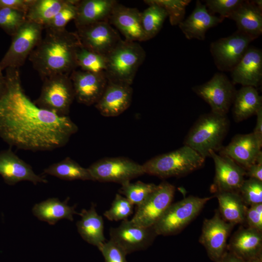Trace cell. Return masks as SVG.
Wrapping results in <instances>:
<instances>
[{"instance_id":"1f68e13d","label":"cell","mask_w":262,"mask_h":262,"mask_svg":"<svg viewBox=\"0 0 262 262\" xmlns=\"http://www.w3.org/2000/svg\"><path fill=\"white\" fill-rule=\"evenodd\" d=\"M66 0H33L26 13L28 20L43 27L61 10Z\"/></svg>"},{"instance_id":"9c48e42d","label":"cell","mask_w":262,"mask_h":262,"mask_svg":"<svg viewBox=\"0 0 262 262\" xmlns=\"http://www.w3.org/2000/svg\"><path fill=\"white\" fill-rule=\"evenodd\" d=\"M87 168L94 181L121 184L145 174L142 165L121 157L101 159Z\"/></svg>"},{"instance_id":"52a82bcc","label":"cell","mask_w":262,"mask_h":262,"mask_svg":"<svg viewBox=\"0 0 262 262\" xmlns=\"http://www.w3.org/2000/svg\"><path fill=\"white\" fill-rule=\"evenodd\" d=\"M39 97L34 101L39 108L60 116H68L75 99L73 85L69 75L57 74L42 80Z\"/></svg>"},{"instance_id":"7402d4cb","label":"cell","mask_w":262,"mask_h":262,"mask_svg":"<svg viewBox=\"0 0 262 262\" xmlns=\"http://www.w3.org/2000/svg\"><path fill=\"white\" fill-rule=\"evenodd\" d=\"M231 82L234 85L256 88L262 80V51L258 48H248L243 57L230 71Z\"/></svg>"},{"instance_id":"277c9868","label":"cell","mask_w":262,"mask_h":262,"mask_svg":"<svg viewBox=\"0 0 262 262\" xmlns=\"http://www.w3.org/2000/svg\"><path fill=\"white\" fill-rule=\"evenodd\" d=\"M205 159L184 145L174 151L155 156L142 165L145 174L160 178L180 177L201 167Z\"/></svg>"},{"instance_id":"4316f807","label":"cell","mask_w":262,"mask_h":262,"mask_svg":"<svg viewBox=\"0 0 262 262\" xmlns=\"http://www.w3.org/2000/svg\"><path fill=\"white\" fill-rule=\"evenodd\" d=\"M96 205L92 203L88 210L82 209L79 214L81 219L76 223L79 233L88 243L99 247L105 242L104 235V222L98 214Z\"/></svg>"},{"instance_id":"4fadbf2b","label":"cell","mask_w":262,"mask_h":262,"mask_svg":"<svg viewBox=\"0 0 262 262\" xmlns=\"http://www.w3.org/2000/svg\"><path fill=\"white\" fill-rule=\"evenodd\" d=\"M82 47L92 51L108 55L121 41L118 32L108 21L76 27Z\"/></svg>"},{"instance_id":"d4e9b609","label":"cell","mask_w":262,"mask_h":262,"mask_svg":"<svg viewBox=\"0 0 262 262\" xmlns=\"http://www.w3.org/2000/svg\"><path fill=\"white\" fill-rule=\"evenodd\" d=\"M117 2L115 0H79L74 20L76 27L99 22H108L113 9Z\"/></svg>"},{"instance_id":"cb8c5ba5","label":"cell","mask_w":262,"mask_h":262,"mask_svg":"<svg viewBox=\"0 0 262 262\" xmlns=\"http://www.w3.org/2000/svg\"><path fill=\"white\" fill-rule=\"evenodd\" d=\"M235 21L237 31L256 39L262 33V10L252 0H243L229 18Z\"/></svg>"},{"instance_id":"ab89813d","label":"cell","mask_w":262,"mask_h":262,"mask_svg":"<svg viewBox=\"0 0 262 262\" xmlns=\"http://www.w3.org/2000/svg\"><path fill=\"white\" fill-rule=\"evenodd\" d=\"M238 193L246 205L262 203V181L251 178L245 180Z\"/></svg>"},{"instance_id":"44dd1931","label":"cell","mask_w":262,"mask_h":262,"mask_svg":"<svg viewBox=\"0 0 262 262\" xmlns=\"http://www.w3.org/2000/svg\"><path fill=\"white\" fill-rule=\"evenodd\" d=\"M141 13L136 8L128 7L117 2L113 9L108 22L116 27L126 41H147L142 27Z\"/></svg>"},{"instance_id":"f546056e","label":"cell","mask_w":262,"mask_h":262,"mask_svg":"<svg viewBox=\"0 0 262 262\" xmlns=\"http://www.w3.org/2000/svg\"><path fill=\"white\" fill-rule=\"evenodd\" d=\"M215 196L219 203L218 211L225 221L234 225L245 222L247 207L238 192H218Z\"/></svg>"},{"instance_id":"3957f363","label":"cell","mask_w":262,"mask_h":262,"mask_svg":"<svg viewBox=\"0 0 262 262\" xmlns=\"http://www.w3.org/2000/svg\"><path fill=\"white\" fill-rule=\"evenodd\" d=\"M229 121L227 115L211 112L201 115L194 123L184 141L186 145L205 159L210 152H216L228 131Z\"/></svg>"},{"instance_id":"b9f144b4","label":"cell","mask_w":262,"mask_h":262,"mask_svg":"<svg viewBox=\"0 0 262 262\" xmlns=\"http://www.w3.org/2000/svg\"><path fill=\"white\" fill-rule=\"evenodd\" d=\"M98 248L101 252L105 262H128L126 252L111 240L105 242Z\"/></svg>"},{"instance_id":"83f0119b","label":"cell","mask_w":262,"mask_h":262,"mask_svg":"<svg viewBox=\"0 0 262 262\" xmlns=\"http://www.w3.org/2000/svg\"><path fill=\"white\" fill-rule=\"evenodd\" d=\"M69 198L60 201L57 198H49L39 203L33 208V213L41 221L48 222L53 225L59 220L66 219L71 221L74 220L73 215L79 214L75 211L76 205L69 206L67 202Z\"/></svg>"},{"instance_id":"8fae6325","label":"cell","mask_w":262,"mask_h":262,"mask_svg":"<svg viewBox=\"0 0 262 262\" xmlns=\"http://www.w3.org/2000/svg\"><path fill=\"white\" fill-rule=\"evenodd\" d=\"M175 187L163 181L140 205L131 220L135 225L144 227L153 226L172 204Z\"/></svg>"},{"instance_id":"74e56055","label":"cell","mask_w":262,"mask_h":262,"mask_svg":"<svg viewBox=\"0 0 262 262\" xmlns=\"http://www.w3.org/2000/svg\"><path fill=\"white\" fill-rule=\"evenodd\" d=\"M26 20L24 13L8 8L0 9V28L12 36Z\"/></svg>"},{"instance_id":"6da1fadb","label":"cell","mask_w":262,"mask_h":262,"mask_svg":"<svg viewBox=\"0 0 262 262\" xmlns=\"http://www.w3.org/2000/svg\"><path fill=\"white\" fill-rule=\"evenodd\" d=\"M6 86L0 97V137L10 146L33 151L65 146L78 130L68 116L38 107L25 93L19 69H6Z\"/></svg>"},{"instance_id":"484cf974","label":"cell","mask_w":262,"mask_h":262,"mask_svg":"<svg viewBox=\"0 0 262 262\" xmlns=\"http://www.w3.org/2000/svg\"><path fill=\"white\" fill-rule=\"evenodd\" d=\"M229 246L240 259H256L262 249V232L249 228L240 229L232 236Z\"/></svg>"},{"instance_id":"e0dca14e","label":"cell","mask_w":262,"mask_h":262,"mask_svg":"<svg viewBox=\"0 0 262 262\" xmlns=\"http://www.w3.org/2000/svg\"><path fill=\"white\" fill-rule=\"evenodd\" d=\"M69 77L73 85L75 99L79 103L87 106L95 104L98 101L108 82L104 72L93 73L75 70Z\"/></svg>"},{"instance_id":"f6af8a7d","label":"cell","mask_w":262,"mask_h":262,"mask_svg":"<svg viewBox=\"0 0 262 262\" xmlns=\"http://www.w3.org/2000/svg\"><path fill=\"white\" fill-rule=\"evenodd\" d=\"M246 175L249 178L262 181V153L256 161L245 169Z\"/></svg>"},{"instance_id":"d6a6232c","label":"cell","mask_w":262,"mask_h":262,"mask_svg":"<svg viewBox=\"0 0 262 262\" xmlns=\"http://www.w3.org/2000/svg\"><path fill=\"white\" fill-rule=\"evenodd\" d=\"M148 7L141 13L142 27L147 40L155 37L162 29L168 15L157 4L144 1Z\"/></svg>"},{"instance_id":"7a4b0ae2","label":"cell","mask_w":262,"mask_h":262,"mask_svg":"<svg viewBox=\"0 0 262 262\" xmlns=\"http://www.w3.org/2000/svg\"><path fill=\"white\" fill-rule=\"evenodd\" d=\"M46 33L29 56L42 80L57 74L69 75L78 67L77 51L82 46L76 32L66 28L45 29Z\"/></svg>"},{"instance_id":"7dc6e473","label":"cell","mask_w":262,"mask_h":262,"mask_svg":"<svg viewBox=\"0 0 262 262\" xmlns=\"http://www.w3.org/2000/svg\"><path fill=\"white\" fill-rule=\"evenodd\" d=\"M221 262H243V261L234 254H230L224 258H222Z\"/></svg>"},{"instance_id":"836d02e7","label":"cell","mask_w":262,"mask_h":262,"mask_svg":"<svg viewBox=\"0 0 262 262\" xmlns=\"http://www.w3.org/2000/svg\"><path fill=\"white\" fill-rule=\"evenodd\" d=\"M78 67L82 70L93 73H101L106 68V56L89 50L82 45L76 55Z\"/></svg>"},{"instance_id":"4dcf8cb0","label":"cell","mask_w":262,"mask_h":262,"mask_svg":"<svg viewBox=\"0 0 262 262\" xmlns=\"http://www.w3.org/2000/svg\"><path fill=\"white\" fill-rule=\"evenodd\" d=\"M43 173L66 180H81L94 181L88 168L83 167L68 157L51 164L44 170Z\"/></svg>"},{"instance_id":"2e32d148","label":"cell","mask_w":262,"mask_h":262,"mask_svg":"<svg viewBox=\"0 0 262 262\" xmlns=\"http://www.w3.org/2000/svg\"><path fill=\"white\" fill-rule=\"evenodd\" d=\"M215 165V176L211 189L216 193L237 192L245 180V169L229 157L213 151L210 152Z\"/></svg>"},{"instance_id":"8d00e7d4","label":"cell","mask_w":262,"mask_h":262,"mask_svg":"<svg viewBox=\"0 0 262 262\" xmlns=\"http://www.w3.org/2000/svg\"><path fill=\"white\" fill-rule=\"evenodd\" d=\"M78 0H66L61 10L44 26V29L60 30L74 20L77 14Z\"/></svg>"},{"instance_id":"9a60e30c","label":"cell","mask_w":262,"mask_h":262,"mask_svg":"<svg viewBox=\"0 0 262 262\" xmlns=\"http://www.w3.org/2000/svg\"><path fill=\"white\" fill-rule=\"evenodd\" d=\"M234 226L225 221L218 211L211 218L204 220L199 242L214 260L219 261L223 257L228 238Z\"/></svg>"},{"instance_id":"7c38bea8","label":"cell","mask_w":262,"mask_h":262,"mask_svg":"<svg viewBox=\"0 0 262 262\" xmlns=\"http://www.w3.org/2000/svg\"><path fill=\"white\" fill-rule=\"evenodd\" d=\"M254 39L236 31L211 43L210 50L218 69L230 72L241 60Z\"/></svg>"},{"instance_id":"d6986e66","label":"cell","mask_w":262,"mask_h":262,"mask_svg":"<svg viewBox=\"0 0 262 262\" xmlns=\"http://www.w3.org/2000/svg\"><path fill=\"white\" fill-rule=\"evenodd\" d=\"M0 175L5 183L10 185L24 180L35 185L48 182L46 179L36 174L30 165L10 148L0 151Z\"/></svg>"},{"instance_id":"d590c367","label":"cell","mask_w":262,"mask_h":262,"mask_svg":"<svg viewBox=\"0 0 262 262\" xmlns=\"http://www.w3.org/2000/svg\"><path fill=\"white\" fill-rule=\"evenodd\" d=\"M144 1L154 3L163 8L166 12L171 25H179L184 19L187 6L190 0H145Z\"/></svg>"},{"instance_id":"bcb514c9","label":"cell","mask_w":262,"mask_h":262,"mask_svg":"<svg viewBox=\"0 0 262 262\" xmlns=\"http://www.w3.org/2000/svg\"><path fill=\"white\" fill-rule=\"evenodd\" d=\"M256 115L257 120L253 133L259 141L262 143V107L258 111Z\"/></svg>"},{"instance_id":"ee69618b","label":"cell","mask_w":262,"mask_h":262,"mask_svg":"<svg viewBox=\"0 0 262 262\" xmlns=\"http://www.w3.org/2000/svg\"><path fill=\"white\" fill-rule=\"evenodd\" d=\"M33 0H0V9L8 8L26 14Z\"/></svg>"},{"instance_id":"ffe728a7","label":"cell","mask_w":262,"mask_h":262,"mask_svg":"<svg viewBox=\"0 0 262 262\" xmlns=\"http://www.w3.org/2000/svg\"><path fill=\"white\" fill-rule=\"evenodd\" d=\"M260 143L253 132L238 134L230 142L219 150L220 154L226 155L246 169L254 163L262 153Z\"/></svg>"},{"instance_id":"ba28073f","label":"cell","mask_w":262,"mask_h":262,"mask_svg":"<svg viewBox=\"0 0 262 262\" xmlns=\"http://www.w3.org/2000/svg\"><path fill=\"white\" fill-rule=\"evenodd\" d=\"M43 29L42 25L27 19L12 36L11 45L0 61V68L19 69L41 40Z\"/></svg>"},{"instance_id":"5bb4252c","label":"cell","mask_w":262,"mask_h":262,"mask_svg":"<svg viewBox=\"0 0 262 262\" xmlns=\"http://www.w3.org/2000/svg\"><path fill=\"white\" fill-rule=\"evenodd\" d=\"M157 236L153 226H139L128 219L123 220L117 227L110 229V240L120 246L127 254L146 249Z\"/></svg>"},{"instance_id":"603a6c76","label":"cell","mask_w":262,"mask_h":262,"mask_svg":"<svg viewBox=\"0 0 262 262\" xmlns=\"http://www.w3.org/2000/svg\"><path fill=\"white\" fill-rule=\"evenodd\" d=\"M223 20L211 14L206 5L198 0L191 14L178 25L187 39L204 40L207 31Z\"/></svg>"},{"instance_id":"7bdbcfd3","label":"cell","mask_w":262,"mask_h":262,"mask_svg":"<svg viewBox=\"0 0 262 262\" xmlns=\"http://www.w3.org/2000/svg\"><path fill=\"white\" fill-rule=\"evenodd\" d=\"M245 222H247L248 228L262 232V203L247 208Z\"/></svg>"},{"instance_id":"f35d334b","label":"cell","mask_w":262,"mask_h":262,"mask_svg":"<svg viewBox=\"0 0 262 262\" xmlns=\"http://www.w3.org/2000/svg\"><path fill=\"white\" fill-rule=\"evenodd\" d=\"M133 205L125 197L116 194L111 206L105 211L103 215L111 221H118L128 219L133 213Z\"/></svg>"},{"instance_id":"8992f818","label":"cell","mask_w":262,"mask_h":262,"mask_svg":"<svg viewBox=\"0 0 262 262\" xmlns=\"http://www.w3.org/2000/svg\"><path fill=\"white\" fill-rule=\"evenodd\" d=\"M212 197L191 196L171 204L153 226L156 233L167 236L179 233L198 214Z\"/></svg>"},{"instance_id":"681fc988","label":"cell","mask_w":262,"mask_h":262,"mask_svg":"<svg viewBox=\"0 0 262 262\" xmlns=\"http://www.w3.org/2000/svg\"><path fill=\"white\" fill-rule=\"evenodd\" d=\"M254 4L258 8L262 10V0H252Z\"/></svg>"},{"instance_id":"e575fe53","label":"cell","mask_w":262,"mask_h":262,"mask_svg":"<svg viewBox=\"0 0 262 262\" xmlns=\"http://www.w3.org/2000/svg\"><path fill=\"white\" fill-rule=\"evenodd\" d=\"M156 186L157 185L153 183H147L141 181L135 183L128 181L121 184L119 192L124 195L133 205L138 206L147 199Z\"/></svg>"},{"instance_id":"60d3db41","label":"cell","mask_w":262,"mask_h":262,"mask_svg":"<svg viewBox=\"0 0 262 262\" xmlns=\"http://www.w3.org/2000/svg\"><path fill=\"white\" fill-rule=\"evenodd\" d=\"M244 0H206V6L212 15L217 13L222 19L229 18Z\"/></svg>"},{"instance_id":"f1b7e54d","label":"cell","mask_w":262,"mask_h":262,"mask_svg":"<svg viewBox=\"0 0 262 262\" xmlns=\"http://www.w3.org/2000/svg\"><path fill=\"white\" fill-rule=\"evenodd\" d=\"M232 104L234 119L240 122L256 114L262 107V98L255 87L242 86L236 91Z\"/></svg>"},{"instance_id":"f907efd6","label":"cell","mask_w":262,"mask_h":262,"mask_svg":"<svg viewBox=\"0 0 262 262\" xmlns=\"http://www.w3.org/2000/svg\"><path fill=\"white\" fill-rule=\"evenodd\" d=\"M247 262H260L258 261L256 259H254V260H250L249 261Z\"/></svg>"},{"instance_id":"c3c4849f","label":"cell","mask_w":262,"mask_h":262,"mask_svg":"<svg viewBox=\"0 0 262 262\" xmlns=\"http://www.w3.org/2000/svg\"><path fill=\"white\" fill-rule=\"evenodd\" d=\"M6 86L5 76L2 73V70L0 68V97L3 94Z\"/></svg>"},{"instance_id":"5b68a950","label":"cell","mask_w":262,"mask_h":262,"mask_svg":"<svg viewBox=\"0 0 262 262\" xmlns=\"http://www.w3.org/2000/svg\"><path fill=\"white\" fill-rule=\"evenodd\" d=\"M146 55L144 49L137 42L122 40L106 56L104 73L108 81L131 85Z\"/></svg>"},{"instance_id":"ac0fdd59","label":"cell","mask_w":262,"mask_h":262,"mask_svg":"<svg viewBox=\"0 0 262 262\" xmlns=\"http://www.w3.org/2000/svg\"><path fill=\"white\" fill-rule=\"evenodd\" d=\"M133 90L131 85L108 81L105 90L96 108L106 117L117 116L130 106Z\"/></svg>"},{"instance_id":"30bf717a","label":"cell","mask_w":262,"mask_h":262,"mask_svg":"<svg viewBox=\"0 0 262 262\" xmlns=\"http://www.w3.org/2000/svg\"><path fill=\"white\" fill-rule=\"evenodd\" d=\"M193 91L211 107V112L226 115L232 104L236 90L223 73H216L206 82L194 86Z\"/></svg>"}]
</instances>
